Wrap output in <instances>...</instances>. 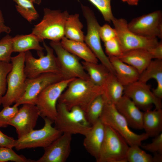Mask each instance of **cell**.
Wrapping results in <instances>:
<instances>
[{
  "label": "cell",
  "instance_id": "obj_1",
  "mask_svg": "<svg viewBox=\"0 0 162 162\" xmlns=\"http://www.w3.org/2000/svg\"><path fill=\"white\" fill-rule=\"evenodd\" d=\"M104 90L103 86L95 85L89 79L75 78L62 94L58 103L64 104L68 110L77 106L85 112L94 99L103 94Z\"/></svg>",
  "mask_w": 162,
  "mask_h": 162
},
{
  "label": "cell",
  "instance_id": "obj_2",
  "mask_svg": "<svg viewBox=\"0 0 162 162\" xmlns=\"http://www.w3.org/2000/svg\"><path fill=\"white\" fill-rule=\"evenodd\" d=\"M56 109L54 127L62 134L85 136L91 128L84 112L80 108L74 106L68 110L64 104L58 103Z\"/></svg>",
  "mask_w": 162,
  "mask_h": 162
},
{
  "label": "cell",
  "instance_id": "obj_3",
  "mask_svg": "<svg viewBox=\"0 0 162 162\" xmlns=\"http://www.w3.org/2000/svg\"><path fill=\"white\" fill-rule=\"evenodd\" d=\"M43 18L32 28V33L36 36L40 42L47 39L52 41H60L64 37L65 22L69 15L66 10L44 9Z\"/></svg>",
  "mask_w": 162,
  "mask_h": 162
},
{
  "label": "cell",
  "instance_id": "obj_4",
  "mask_svg": "<svg viewBox=\"0 0 162 162\" xmlns=\"http://www.w3.org/2000/svg\"><path fill=\"white\" fill-rule=\"evenodd\" d=\"M24 52L11 57L12 67L7 76V90L2 100L3 107L16 103L24 92L27 78L24 72Z\"/></svg>",
  "mask_w": 162,
  "mask_h": 162
},
{
  "label": "cell",
  "instance_id": "obj_5",
  "mask_svg": "<svg viewBox=\"0 0 162 162\" xmlns=\"http://www.w3.org/2000/svg\"><path fill=\"white\" fill-rule=\"evenodd\" d=\"M100 120L105 125L109 126L118 132L129 146H140L143 141L149 137L145 133L136 134L132 131L124 118L116 110L115 105L105 102Z\"/></svg>",
  "mask_w": 162,
  "mask_h": 162
},
{
  "label": "cell",
  "instance_id": "obj_6",
  "mask_svg": "<svg viewBox=\"0 0 162 162\" xmlns=\"http://www.w3.org/2000/svg\"><path fill=\"white\" fill-rule=\"evenodd\" d=\"M105 126L104 138L96 162H127V154L129 146L118 132Z\"/></svg>",
  "mask_w": 162,
  "mask_h": 162
},
{
  "label": "cell",
  "instance_id": "obj_7",
  "mask_svg": "<svg viewBox=\"0 0 162 162\" xmlns=\"http://www.w3.org/2000/svg\"><path fill=\"white\" fill-rule=\"evenodd\" d=\"M43 45L46 52L44 55L43 51H37L39 58H36L29 51L25 53L24 72L27 78L36 77L45 73H51L61 74L60 67L54 50L43 41Z\"/></svg>",
  "mask_w": 162,
  "mask_h": 162
},
{
  "label": "cell",
  "instance_id": "obj_8",
  "mask_svg": "<svg viewBox=\"0 0 162 162\" xmlns=\"http://www.w3.org/2000/svg\"><path fill=\"white\" fill-rule=\"evenodd\" d=\"M81 8L87 24V33L84 42L90 49L101 63L112 73L114 69L108 56L103 50L101 43L99 30L100 27L93 11L89 7L82 4Z\"/></svg>",
  "mask_w": 162,
  "mask_h": 162
},
{
  "label": "cell",
  "instance_id": "obj_9",
  "mask_svg": "<svg viewBox=\"0 0 162 162\" xmlns=\"http://www.w3.org/2000/svg\"><path fill=\"white\" fill-rule=\"evenodd\" d=\"M43 119L44 124L42 128L33 129L16 140L14 148L17 150L38 147L44 148L62 134L52 126L53 121L46 118Z\"/></svg>",
  "mask_w": 162,
  "mask_h": 162
},
{
  "label": "cell",
  "instance_id": "obj_10",
  "mask_svg": "<svg viewBox=\"0 0 162 162\" xmlns=\"http://www.w3.org/2000/svg\"><path fill=\"white\" fill-rule=\"evenodd\" d=\"M75 78L64 79L51 84L43 89L38 95L35 102L43 118L54 122L57 114L58 99L69 83Z\"/></svg>",
  "mask_w": 162,
  "mask_h": 162
},
{
  "label": "cell",
  "instance_id": "obj_11",
  "mask_svg": "<svg viewBox=\"0 0 162 162\" xmlns=\"http://www.w3.org/2000/svg\"><path fill=\"white\" fill-rule=\"evenodd\" d=\"M112 22L123 52L139 48L149 50L155 46L159 42L157 38L143 37L131 31L128 28V23L124 19L115 18Z\"/></svg>",
  "mask_w": 162,
  "mask_h": 162
},
{
  "label": "cell",
  "instance_id": "obj_12",
  "mask_svg": "<svg viewBox=\"0 0 162 162\" xmlns=\"http://www.w3.org/2000/svg\"><path fill=\"white\" fill-rule=\"evenodd\" d=\"M50 45L56 55L61 74L64 79H89L78 57L65 49L60 41H51Z\"/></svg>",
  "mask_w": 162,
  "mask_h": 162
},
{
  "label": "cell",
  "instance_id": "obj_13",
  "mask_svg": "<svg viewBox=\"0 0 162 162\" xmlns=\"http://www.w3.org/2000/svg\"><path fill=\"white\" fill-rule=\"evenodd\" d=\"M124 94L130 98L140 110H151L153 105L162 109L161 99L156 97L147 83L137 80L124 86Z\"/></svg>",
  "mask_w": 162,
  "mask_h": 162
},
{
  "label": "cell",
  "instance_id": "obj_14",
  "mask_svg": "<svg viewBox=\"0 0 162 162\" xmlns=\"http://www.w3.org/2000/svg\"><path fill=\"white\" fill-rule=\"evenodd\" d=\"M128 27L138 35L162 39V11L157 10L134 18L128 23Z\"/></svg>",
  "mask_w": 162,
  "mask_h": 162
},
{
  "label": "cell",
  "instance_id": "obj_15",
  "mask_svg": "<svg viewBox=\"0 0 162 162\" xmlns=\"http://www.w3.org/2000/svg\"><path fill=\"white\" fill-rule=\"evenodd\" d=\"M64 79L61 74L51 73H43L33 78H27L24 92L14 105L17 106L24 104L35 105L37 98L43 89Z\"/></svg>",
  "mask_w": 162,
  "mask_h": 162
},
{
  "label": "cell",
  "instance_id": "obj_16",
  "mask_svg": "<svg viewBox=\"0 0 162 162\" xmlns=\"http://www.w3.org/2000/svg\"><path fill=\"white\" fill-rule=\"evenodd\" d=\"M22 105L8 124L9 125L15 128L18 138L33 130L40 116L39 110L36 105L30 104Z\"/></svg>",
  "mask_w": 162,
  "mask_h": 162
},
{
  "label": "cell",
  "instance_id": "obj_17",
  "mask_svg": "<svg viewBox=\"0 0 162 162\" xmlns=\"http://www.w3.org/2000/svg\"><path fill=\"white\" fill-rule=\"evenodd\" d=\"M72 135L62 134L47 147L44 148V154L32 162H65L71 151Z\"/></svg>",
  "mask_w": 162,
  "mask_h": 162
},
{
  "label": "cell",
  "instance_id": "obj_18",
  "mask_svg": "<svg viewBox=\"0 0 162 162\" xmlns=\"http://www.w3.org/2000/svg\"><path fill=\"white\" fill-rule=\"evenodd\" d=\"M115 105L129 127L136 130L143 129V112L140 111L130 98L123 94Z\"/></svg>",
  "mask_w": 162,
  "mask_h": 162
},
{
  "label": "cell",
  "instance_id": "obj_19",
  "mask_svg": "<svg viewBox=\"0 0 162 162\" xmlns=\"http://www.w3.org/2000/svg\"><path fill=\"white\" fill-rule=\"evenodd\" d=\"M105 126L99 119L92 125L85 136L83 144L87 152L96 159L99 154L105 135Z\"/></svg>",
  "mask_w": 162,
  "mask_h": 162
},
{
  "label": "cell",
  "instance_id": "obj_20",
  "mask_svg": "<svg viewBox=\"0 0 162 162\" xmlns=\"http://www.w3.org/2000/svg\"><path fill=\"white\" fill-rule=\"evenodd\" d=\"M118 58L123 62L134 67L140 74L153 59L148 50L142 48L124 51Z\"/></svg>",
  "mask_w": 162,
  "mask_h": 162
},
{
  "label": "cell",
  "instance_id": "obj_21",
  "mask_svg": "<svg viewBox=\"0 0 162 162\" xmlns=\"http://www.w3.org/2000/svg\"><path fill=\"white\" fill-rule=\"evenodd\" d=\"M108 57L116 76L124 86L138 80L140 74L134 67L123 62L117 57Z\"/></svg>",
  "mask_w": 162,
  "mask_h": 162
},
{
  "label": "cell",
  "instance_id": "obj_22",
  "mask_svg": "<svg viewBox=\"0 0 162 162\" xmlns=\"http://www.w3.org/2000/svg\"><path fill=\"white\" fill-rule=\"evenodd\" d=\"M154 79L157 86L152 92L157 98H162V60L155 59L150 62L146 68L140 74L138 80L147 82Z\"/></svg>",
  "mask_w": 162,
  "mask_h": 162
},
{
  "label": "cell",
  "instance_id": "obj_23",
  "mask_svg": "<svg viewBox=\"0 0 162 162\" xmlns=\"http://www.w3.org/2000/svg\"><path fill=\"white\" fill-rule=\"evenodd\" d=\"M60 43L66 50L84 61L98 63V59L84 42L70 40L64 37Z\"/></svg>",
  "mask_w": 162,
  "mask_h": 162
},
{
  "label": "cell",
  "instance_id": "obj_24",
  "mask_svg": "<svg viewBox=\"0 0 162 162\" xmlns=\"http://www.w3.org/2000/svg\"><path fill=\"white\" fill-rule=\"evenodd\" d=\"M143 129L149 137H154L162 132V109L143 112Z\"/></svg>",
  "mask_w": 162,
  "mask_h": 162
},
{
  "label": "cell",
  "instance_id": "obj_25",
  "mask_svg": "<svg viewBox=\"0 0 162 162\" xmlns=\"http://www.w3.org/2000/svg\"><path fill=\"white\" fill-rule=\"evenodd\" d=\"M103 87L102 95L106 103L115 105L124 94V86L118 81L115 75L111 73Z\"/></svg>",
  "mask_w": 162,
  "mask_h": 162
},
{
  "label": "cell",
  "instance_id": "obj_26",
  "mask_svg": "<svg viewBox=\"0 0 162 162\" xmlns=\"http://www.w3.org/2000/svg\"><path fill=\"white\" fill-rule=\"evenodd\" d=\"M40 42L39 38L32 33L27 35H17L12 38L13 52H25L31 50L43 51L45 49L40 46Z\"/></svg>",
  "mask_w": 162,
  "mask_h": 162
},
{
  "label": "cell",
  "instance_id": "obj_27",
  "mask_svg": "<svg viewBox=\"0 0 162 162\" xmlns=\"http://www.w3.org/2000/svg\"><path fill=\"white\" fill-rule=\"evenodd\" d=\"M90 80L95 85L103 86L110 73L102 64L85 61L81 62Z\"/></svg>",
  "mask_w": 162,
  "mask_h": 162
},
{
  "label": "cell",
  "instance_id": "obj_28",
  "mask_svg": "<svg viewBox=\"0 0 162 162\" xmlns=\"http://www.w3.org/2000/svg\"><path fill=\"white\" fill-rule=\"evenodd\" d=\"M79 16L77 13L69 15L65 23L64 35L68 39L84 42L85 36L82 30L83 25Z\"/></svg>",
  "mask_w": 162,
  "mask_h": 162
},
{
  "label": "cell",
  "instance_id": "obj_29",
  "mask_svg": "<svg viewBox=\"0 0 162 162\" xmlns=\"http://www.w3.org/2000/svg\"><path fill=\"white\" fill-rule=\"evenodd\" d=\"M16 3V9L24 18L30 22L37 20L39 15L33 3L40 4L41 0H14Z\"/></svg>",
  "mask_w": 162,
  "mask_h": 162
},
{
  "label": "cell",
  "instance_id": "obj_30",
  "mask_svg": "<svg viewBox=\"0 0 162 162\" xmlns=\"http://www.w3.org/2000/svg\"><path fill=\"white\" fill-rule=\"evenodd\" d=\"M105 103L102 94L100 95L92 102L84 112L87 121L91 125L99 119Z\"/></svg>",
  "mask_w": 162,
  "mask_h": 162
},
{
  "label": "cell",
  "instance_id": "obj_31",
  "mask_svg": "<svg viewBox=\"0 0 162 162\" xmlns=\"http://www.w3.org/2000/svg\"><path fill=\"white\" fill-rule=\"evenodd\" d=\"M138 145L129 146L127 154V162H153V157Z\"/></svg>",
  "mask_w": 162,
  "mask_h": 162
},
{
  "label": "cell",
  "instance_id": "obj_32",
  "mask_svg": "<svg viewBox=\"0 0 162 162\" xmlns=\"http://www.w3.org/2000/svg\"><path fill=\"white\" fill-rule=\"evenodd\" d=\"M13 52L12 38L7 34L0 40V61L10 62Z\"/></svg>",
  "mask_w": 162,
  "mask_h": 162
},
{
  "label": "cell",
  "instance_id": "obj_33",
  "mask_svg": "<svg viewBox=\"0 0 162 162\" xmlns=\"http://www.w3.org/2000/svg\"><path fill=\"white\" fill-rule=\"evenodd\" d=\"M100 11L104 20L110 23L115 17L113 14L111 5V0H88Z\"/></svg>",
  "mask_w": 162,
  "mask_h": 162
},
{
  "label": "cell",
  "instance_id": "obj_34",
  "mask_svg": "<svg viewBox=\"0 0 162 162\" xmlns=\"http://www.w3.org/2000/svg\"><path fill=\"white\" fill-rule=\"evenodd\" d=\"M12 148L0 147V162L9 161L15 162H32V160L27 159L22 155L17 154Z\"/></svg>",
  "mask_w": 162,
  "mask_h": 162
},
{
  "label": "cell",
  "instance_id": "obj_35",
  "mask_svg": "<svg viewBox=\"0 0 162 162\" xmlns=\"http://www.w3.org/2000/svg\"><path fill=\"white\" fill-rule=\"evenodd\" d=\"M12 67L11 62L0 61V105L7 90V77Z\"/></svg>",
  "mask_w": 162,
  "mask_h": 162
},
{
  "label": "cell",
  "instance_id": "obj_36",
  "mask_svg": "<svg viewBox=\"0 0 162 162\" xmlns=\"http://www.w3.org/2000/svg\"><path fill=\"white\" fill-rule=\"evenodd\" d=\"M18 106L14 105L12 106H10L3 107L0 111V128L7 127L8 124L15 116L19 109Z\"/></svg>",
  "mask_w": 162,
  "mask_h": 162
},
{
  "label": "cell",
  "instance_id": "obj_37",
  "mask_svg": "<svg viewBox=\"0 0 162 162\" xmlns=\"http://www.w3.org/2000/svg\"><path fill=\"white\" fill-rule=\"evenodd\" d=\"M104 43L105 53L108 57H118L123 52L117 37Z\"/></svg>",
  "mask_w": 162,
  "mask_h": 162
},
{
  "label": "cell",
  "instance_id": "obj_38",
  "mask_svg": "<svg viewBox=\"0 0 162 162\" xmlns=\"http://www.w3.org/2000/svg\"><path fill=\"white\" fill-rule=\"evenodd\" d=\"M151 143L140 146L144 150L154 153L162 154V132L154 137Z\"/></svg>",
  "mask_w": 162,
  "mask_h": 162
},
{
  "label": "cell",
  "instance_id": "obj_39",
  "mask_svg": "<svg viewBox=\"0 0 162 162\" xmlns=\"http://www.w3.org/2000/svg\"><path fill=\"white\" fill-rule=\"evenodd\" d=\"M99 33L101 40L104 42L117 37L116 32L115 28L107 24L100 26Z\"/></svg>",
  "mask_w": 162,
  "mask_h": 162
},
{
  "label": "cell",
  "instance_id": "obj_40",
  "mask_svg": "<svg viewBox=\"0 0 162 162\" xmlns=\"http://www.w3.org/2000/svg\"><path fill=\"white\" fill-rule=\"evenodd\" d=\"M16 142V140L4 134L0 130V147L12 148L14 147Z\"/></svg>",
  "mask_w": 162,
  "mask_h": 162
},
{
  "label": "cell",
  "instance_id": "obj_41",
  "mask_svg": "<svg viewBox=\"0 0 162 162\" xmlns=\"http://www.w3.org/2000/svg\"><path fill=\"white\" fill-rule=\"evenodd\" d=\"M152 59L162 60V42L159 41L153 47L148 50Z\"/></svg>",
  "mask_w": 162,
  "mask_h": 162
},
{
  "label": "cell",
  "instance_id": "obj_42",
  "mask_svg": "<svg viewBox=\"0 0 162 162\" xmlns=\"http://www.w3.org/2000/svg\"><path fill=\"white\" fill-rule=\"evenodd\" d=\"M10 31V28L5 24L3 14L0 9V34L3 32L8 34Z\"/></svg>",
  "mask_w": 162,
  "mask_h": 162
},
{
  "label": "cell",
  "instance_id": "obj_43",
  "mask_svg": "<svg viewBox=\"0 0 162 162\" xmlns=\"http://www.w3.org/2000/svg\"><path fill=\"white\" fill-rule=\"evenodd\" d=\"M153 157V162H161L162 161V154L158 153H154Z\"/></svg>",
  "mask_w": 162,
  "mask_h": 162
},
{
  "label": "cell",
  "instance_id": "obj_44",
  "mask_svg": "<svg viewBox=\"0 0 162 162\" xmlns=\"http://www.w3.org/2000/svg\"><path fill=\"white\" fill-rule=\"evenodd\" d=\"M124 2L127 3L128 4L131 5H136L138 4L140 0H122Z\"/></svg>",
  "mask_w": 162,
  "mask_h": 162
}]
</instances>
